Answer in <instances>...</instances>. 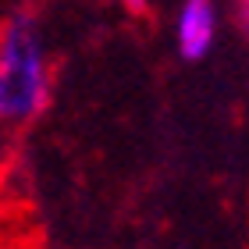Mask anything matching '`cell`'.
<instances>
[{"label": "cell", "instance_id": "1", "mask_svg": "<svg viewBox=\"0 0 249 249\" xmlns=\"http://www.w3.org/2000/svg\"><path fill=\"white\" fill-rule=\"evenodd\" d=\"M53 100V53L39 11L21 4L0 18V124L32 128Z\"/></svg>", "mask_w": 249, "mask_h": 249}, {"label": "cell", "instance_id": "4", "mask_svg": "<svg viewBox=\"0 0 249 249\" xmlns=\"http://www.w3.org/2000/svg\"><path fill=\"white\" fill-rule=\"evenodd\" d=\"M224 15H228V25L235 29V36L249 43V0H228Z\"/></svg>", "mask_w": 249, "mask_h": 249}, {"label": "cell", "instance_id": "3", "mask_svg": "<svg viewBox=\"0 0 249 249\" xmlns=\"http://www.w3.org/2000/svg\"><path fill=\"white\" fill-rule=\"evenodd\" d=\"M15 167H18V132L0 124V196H4L7 182L15 178Z\"/></svg>", "mask_w": 249, "mask_h": 249}, {"label": "cell", "instance_id": "5", "mask_svg": "<svg viewBox=\"0 0 249 249\" xmlns=\"http://www.w3.org/2000/svg\"><path fill=\"white\" fill-rule=\"evenodd\" d=\"M118 7L124 11V15H135V18L150 15V0H118Z\"/></svg>", "mask_w": 249, "mask_h": 249}, {"label": "cell", "instance_id": "2", "mask_svg": "<svg viewBox=\"0 0 249 249\" xmlns=\"http://www.w3.org/2000/svg\"><path fill=\"white\" fill-rule=\"evenodd\" d=\"M221 18L224 15L217 0H182L171 25L178 57L189 64L210 57V50L217 47V36H221Z\"/></svg>", "mask_w": 249, "mask_h": 249}]
</instances>
